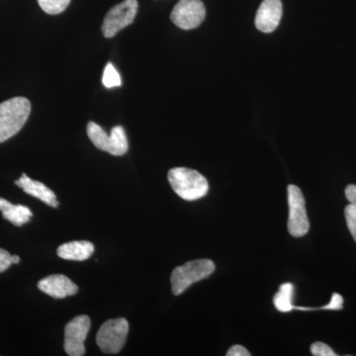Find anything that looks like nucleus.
I'll use <instances>...</instances> for the list:
<instances>
[{
    "instance_id": "obj_15",
    "label": "nucleus",
    "mask_w": 356,
    "mask_h": 356,
    "mask_svg": "<svg viewBox=\"0 0 356 356\" xmlns=\"http://www.w3.org/2000/svg\"><path fill=\"white\" fill-rule=\"evenodd\" d=\"M294 295V286L292 283H284L280 287V291L274 296L273 303L281 313H288L295 309L292 300Z\"/></svg>"
},
{
    "instance_id": "obj_18",
    "label": "nucleus",
    "mask_w": 356,
    "mask_h": 356,
    "mask_svg": "<svg viewBox=\"0 0 356 356\" xmlns=\"http://www.w3.org/2000/svg\"><path fill=\"white\" fill-rule=\"evenodd\" d=\"M344 215L348 228L356 243V204L350 203V205L346 206Z\"/></svg>"
},
{
    "instance_id": "obj_13",
    "label": "nucleus",
    "mask_w": 356,
    "mask_h": 356,
    "mask_svg": "<svg viewBox=\"0 0 356 356\" xmlns=\"http://www.w3.org/2000/svg\"><path fill=\"white\" fill-rule=\"evenodd\" d=\"M95 252V245L88 241H74L60 245L57 254L67 261H83L88 259Z\"/></svg>"
},
{
    "instance_id": "obj_4",
    "label": "nucleus",
    "mask_w": 356,
    "mask_h": 356,
    "mask_svg": "<svg viewBox=\"0 0 356 356\" xmlns=\"http://www.w3.org/2000/svg\"><path fill=\"white\" fill-rule=\"evenodd\" d=\"M88 135L92 144L103 152L113 156H123L128 152L127 136L122 126H116L107 135L98 124L89 122Z\"/></svg>"
},
{
    "instance_id": "obj_6",
    "label": "nucleus",
    "mask_w": 356,
    "mask_h": 356,
    "mask_svg": "<svg viewBox=\"0 0 356 356\" xmlns=\"http://www.w3.org/2000/svg\"><path fill=\"white\" fill-rule=\"evenodd\" d=\"M289 217H288V231L290 235L300 238L308 234L310 222L306 211L305 198L301 189L296 185H289L287 189Z\"/></svg>"
},
{
    "instance_id": "obj_20",
    "label": "nucleus",
    "mask_w": 356,
    "mask_h": 356,
    "mask_svg": "<svg viewBox=\"0 0 356 356\" xmlns=\"http://www.w3.org/2000/svg\"><path fill=\"white\" fill-rule=\"evenodd\" d=\"M343 299L341 295L337 294V293H334L332 296L331 302H330L327 305L322 307L321 309H324V310H332L337 311L341 310L343 309Z\"/></svg>"
},
{
    "instance_id": "obj_16",
    "label": "nucleus",
    "mask_w": 356,
    "mask_h": 356,
    "mask_svg": "<svg viewBox=\"0 0 356 356\" xmlns=\"http://www.w3.org/2000/svg\"><path fill=\"white\" fill-rule=\"evenodd\" d=\"M38 3L44 13L57 15L64 13L70 6V0H38Z\"/></svg>"
},
{
    "instance_id": "obj_10",
    "label": "nucleus",
    "mask_w": 356,
    "mask_h": 356,
    "mask_svg": "<svg viewBox=\"0 0 356 356\" xmlns=\"http://www.w3.org/2000/svg\"><path fill=\"white\" fill-rule=\"evenodd\" d=\"M282 17L281 0H264L255 16V26L259 31L273 32L280 25Z\"/></svg>"
},
{
    "instance_id": "obj_12",
    "label": "nucleus",
    "mask_w": 356,
    "mask_h": 356,
    "mask_svg": "<svg viewBox=\"0 0 356 356\" xmlns=\"http://www.w3.org/2000/svg\"><path fill=\"white\" fill-rule=\"evenodd\" d=\"M15 184L23 189L25 193L29 194L33 197L39 199L42 202L53 208L58 207V202L56 194L51 191L49 187L42 184V182L33 180L29 177L23 173L19 179L16 180Z\"/></svg>"
},
{
    "instance_id": "obj_7",
    "label": "nucleus",
    "mask_w": 356,
    "mask_h": 356,
    "mask_svg": "<svg viewBox=\"0 0 356 356\" xmlns=\"http://www.w3.org/2000/svg\"><path fill=\"white\" fill-rule=\"evenodd\" d=\"M138 8L139 4L137 0H124L121 3L112 7L105 16L102 26L105 38H112L122 29L132 24L137 15Z\"/></svg>"
},
{
    "instance_id": "obj_3",
    "label": "nucleus",
    "mask_w": 356,
    "mask_h": 356,
    "mask_svg": "<svg viewBox=\"0 0 356 356\" xmlns=\"http://www.w3.org/2000/svg\"><path fill=\"white\" fill-rule=\"evenodd\" d=\"M216 266L211 259H196L173 269L172 290L173 295H180L194 283L205 280L214 273Z\"/></svg>"
},
{
    "instance_id": "obj_11",
    "label": "nucleus",
    "mask_w": 356,
    "mask_h": 356,
    "mask_svg": "<svg viewBox=\"0 0 356 356\" xmlns=\"http://www.w3.org/2000/svg\"><path fill=\"white\" fill-rule=\"evenodd\" d=\"M38 288L44 294L56 299H64L79 292V287L63 274L47 276L38 282Z\"/></svg>"
},
{
    "instance_id": "obj_9",
    "label": "nucleus",
    "mask_w": 356,
    "mask_h": 356,
    "mask_svg": "<svg viewBox=\"0 0 356 356\" xmlns=\"http://www.w3.org/2000/svg\"><path fill=\"white\" fill-rule=\"evenodd\" d=\"M206 10L201 0H180L170 14V19L184 30L197 28L205 19Z\"/></svg>"
},
{
    "instance_id": "obj_1",
    "label": "nucleus",
    "mask_w": 356,
    "mask_h": 356,
    "mask_svg": "<svg viewBox=\"0 0 356 356\" xmlns=\"http://www.w3.org/2000/svg\"><path fill=\"white\" fill-rule=\"evenodd\" d=\"M168 181L173 191L186 201H195L206 196L209 191L207 179L197 170L175 168L168 172Z\"/></svg>"
},
{
    "instance_id": "obj_17",
    "label": "nucleus",
    "mask_w": 356,
    "mask_h": 356,
    "mask_svg": "<svg viewBox=\"0 0 356 356\" xmlns=\"http://www.w3.org/2000/svg\"><path fill=\"white\" fill-rule=\"evenodd\" d=\"M103 86L106 88H119L121 86L122 81L120 74L115 69L111 63H108L105 67L104 74L102 77Z\"/></svg>"
},
{
    "instance_id": "obj_22",
    "label": "nucleus",
    "mask_w": 356,
    "mask_h": 356,
    "mask_svg": "<svg viewBox=\"0 0 356 356\" xmlns=\"http://www.w3.org/2000/svg\"><path fill=\"white\" fill-rule=\"evenodd\" d=\"M250 353H248L247 348L240 346V344H236V346H232L231 348L227 353V356H250Z\"/></svg>"
},
{
    "instance_id": "obj_21",
    "label": "nucleus",
    "mask_w": 356,
    "mask_h": 356,
    "mask_svg": "<svg viewBox=\"0 0 356 356\" xmlns=\"http://www.w3.org/2000/svg\"><path fill=\"white\" fill-rule=\"evenodd\" d=\"M11 264V254L3 248H0V273L7 270Z\"/></svg>"
},
{
    "instance_id": "obj_5",
    "label": "nucleus",
    "mask_w": 356,
    "mask_h": 356,
    "mask_svg": "<svg viewBox=\"0 0 356 356\" xmlns=\"http://www.w3.org/2000/svg\"><path fill=\"white\" fill-rule=\"evenodd\" d=\"M128 332L129 323L126 318H111L100 327L96 334V343L102 353L116 355L123 348Z\"/></svg>"
},
{
    "instance_id": "obj_2",
    "label": "nucleus",
    "mask_w": 356,
    "mask_h": 356,
    "mask_svg": "<svg viewBox=\"0 0 356 356\" xmlns=\"http://www.w3.org/2000/svg\"><path fill=\"white\" fill-rule=\"evenodd\" d=\"M31 113V103L25 97H13L0 103V144L19 132Z\"/></svg>"
},
{
    "instance_id": "obj_14",
    "label": "nucleus",
    "mask_w": 356,
    "mask_h": 356,
    "mask_svg": "<svg viewBox=\"0 0 356 356\" xmlns=\"http://www.w3.org/2000/svg\"><path fill=\"white\" fill-rule=\"evenodd\" d=\"M0 211L3 215L4 219L13 222L15 226L21 227L31 220L32 211L24 205H13L0 197Z\"/></svg>"
},
{
    "instance_id": "obj_19",
    "label": "nucleus",
    "mask_w": 356,
    "mask_h": 356,
    "mask_svg": "<svg viewBox=\"0 0 356 356\" xmlns=\"http://www.w3.org/2000/svg\"><path fill=\"white\" fill-rule=\"evenodd\" d=\"M312 355L315 356H336L337 353L327 344L315 343L311 346Z\"/></svg>"
},
{
    "instance_id": "obj_8",
    "label": "nucleus",
    "mask_w": 356,
    "mask_h": 356,
    "mask_svg": "<svg viewBox=\"0 0 356 356\" xmlns=\"http://www.w3.org/2000/svg\"><path fill=\"white\" fill-rule=\"evenodd\" d=\"M90 325V318L86 315L77 316L65 325L64 348L67 355L83 356L86 355L84 341L88 337Z\"/></svg>"
},
{
    "instance_id": "obj_23",
    "label": "nucleus",
    "mask_w": 356,
    "mask_h": 356,
    "mask_svg": "<svg viewBox=\"0 0 356 356\" xmlns=\"http://www.w3.org/2000/svg\"><path fill=\"white\" fill-rule=\"evenodd\" d=\"M11 262H13V264H19L20 257L18 255H11Z\"/></svg>"
}]
</instances>
